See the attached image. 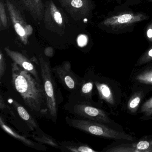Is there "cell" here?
Wrapping results in <instances>:
<instances>
[{"label":"cell","mask_w":152,"mask_h":152,"mask_svg":"<svg viewBox=\"0 0 152 152\" xmlns=\"http://www.w3.org/2000/svg\"><path fill=\"white\" fill-rule=\"evenodd\" d=\"M11 83L31 111L37 114L48 115L43 84L15 62L11 64Z\"/></svg>","instance_id":"obj_1"},{"label":"cell","mask_w":152,"mask_h":152,"mask_svg":"<svg viewBox=\"0 0 152 152\" xmlns=\"http://www.w3.org/2000/svg\"><path fill=\"white\" fill-rule=\"evenodd\" d=\"M39 63L47 99L48 116L56 124L57 120L58 106L63 100L62 93L56 84L49 61L41 56L39 58Z\"/></svg>","instance_id":"obj_2"},{"label":"cell","mask_w":152,"mask_h":152,"mask_svg":"<svg viewBox=\"0 0 152 152\" xmlns=\"http://www.w3.org/2000/svg\"><path fill=\"white\" fill-rule=\"evenodd\" d=\"M65 122L67 125L81 131L94 136L105 138L125 140L133 141L134 138L125 132L117 131L104 124L96 121L83 118L66 117Z\"/></svg>","instance_id":"obj_3"},{"label":"cell","mask_w":152,"mask_h":152,"mask_svg":"<svg viewBox=\"0 0 152 152\" xmlns=\"http://www.w3.org/2000/svg\"><path fill=\"white\" fill-rule=\"evenodd\" d=\"M64 108L76 118H83L103 123H111V120L106 113L93 105L92 102L70 95Z\"/></svg>","instance_id":"obj_4"},{"label":"cell","mask_w":152,"mask_h":152,"mask_svg":"<svg viewBox=\"0 0 152 152\" xmlns=\"http://www.w3.org/2000/svg\"><path fill=\"white\" fill-rule=\"evenodd\" d=\"M10 17L18 36L24 45L28 44L33 32V28L28 24L19 6L13 0H5Z\"/></svg>","instance_id":"obj_5"},{"label":"cell","mask_w":152,"mask_h":152,"mask_svg":"<svg viewBox=\"0 0 152 152\" xmlns=\"http://www.w3.org/2000/svg\"><path fill=\"white\" fill-rule=\"evenodd\" d=\"M51 71L64 88L71 93L78 91L83 77L74 72L69 61H64L61 64L51 67Z\"/></svg>","instance_id":"obj_6"},{"label":"cell","mask_w":152,"mask_h":152,"mask_svg":"<svg viewBox=\"0 0 152 152\" xmlns=\"http://www.w3.org/2000/svg\"><path fill=\"white\" fill-rule=\"evenodd\" d=\"M43 21L46 28L51 32L62 35L66 29L65 22L62 13L52 1L45 5Z\"/></svg>","instance_id":"obj_7"},{"label":"cell","mask_w":152,"mask_h":152,"mask_svg":"<svg viewBox=\"0 0 152 152\" xmlns=\"http://www.w3.org/2000/svg\"><path fill=\"white\" fill-rule=\"evenodd\" d=\"M147 17L140 13L125 12L116 15L111 16L102 22V25L113 31L124 29L134 24L147 19Z\"/></svg>","instance_id":"obj_8"},{"label":"cell","mask_w":152,"mask_h":152,"mask_svg":"<svg viewBox=\"0 0 152 152\" xmlns=\"http://www.w3.org/2000/svg\"><path fill=\"white\" fill-rule=\"evenodd\" d=\"M61 7L76 21L87 18L93 9L91 0H58Z\"/></svg>","instance_id":"obj_9"},{"label":"cell","mask_w":152,"mask_h":152,"mask_svg":"<svg viewBox=\"0 0 152 152\" xmlns=\"http://www.w3.org/2000/svg\"><path fill=\"white\" fill-rule=\"evenodd\" d=\"M4 50L7 55L13 60V62L16 63L23 69L30 73L38 82L40 83H42L37 68L33 63V59L31 60L22 53L14 51L8 48H5Z\"/></svg>","instance_id":"obj_10"},{"label":"cell","mask_w":152,"mask_h":152,"mask_svg":"<svg viewBox=\"0 0 152 152\" xmlns=\"http://www.w3.org/2000/svg\"><path fill=\"white\" fill-rule=\"evenodd\" d=\"M0 125L2 130L6 133H7L11 137H13L14 138L21 141L25 145L37 150H46L47 149V148L45 146L42 145L40 143L39 144V143L34 142L32 140L18 133L15 130L12 129L11 127H10L6 123L2 116H1L0 117Z\"/></svg>","instance_id":"obj_11"},{"label":"cell","mask_w":152,"mask_h":152,"mask_svg":"<svg viewBox=\"0 0 152 152\" xmlns=\"http://www.w3.org/2000/svg\"><path fill=\"white\" fill-rule=\"evenodd\" d=\"M20 1L34 20L42 21L45 10V5L42 0H20Z\"/></svg>","instance_id":"obj_12"},{"label":"cell","mask_w":152,"mask_h":152,"mask_svg":"<svg viewBox=\"0 0 152 152\" xmlns=\"http://www.w3.org/2000/svg\"><path fill=\"white\" fill-rule=\"evenodd\" d=\"M94 85V80L89 78L88 74H85V76L83 77L78 91L75 93H71L70 95L80 99L92 102V96Z\"/></svg>","instance_id":"obj_13"},{"label":"cell","mask_w":152,"mask_h":152,"mask_svg":"<svg viewBox=\"0 0 152 152\" xmlns=\"http://www.w3.org/2000/svg\"><path fill=\"white\" fill-rule=\"evenodd\" d=\"M12 104L17 112L20 117L26 123L32 131L38 130L40 129L36 120L27 112L26 109L15 100L12 101Z\"/></svg>","instance_id":"obj_14"},{"label":"cell","mask_w":152,"mask_h":152,"mask_svg":"<svg viewBox=\"0 0 152 152\" xmlns=\"http://www.w3.org/2000/svg\"><path fill=\"white\" fill-rule=\"evenodd\" d=\"M62 152H97L88 144L74 141H64L59 143Z\"/></svg>","instance_id":"obj_15"},{"label":"cell","mask_w":152,"mask_h":152,"mask_svg":"<svg viewBox=\"0 0 152 152\" xmlns=\"http://www.w3.org/2000/svg\"><path fill=\"white\" fill-rule=\"evenodd\" d=\"M94 83L100 99L109 104L113 105L115 104L114 97L111 88L107 83L96 80H94Z\"/></svg>","instance_id":"obj_16"},{"label":"cell","mask_w":152,"mask_h":152,"mask_svg":"<svg viewBox=\"0 0 152 152\" xmlns=\"http://www.w3.org/2000/svg\"><path fill=\"white\" fill-rule=\"evenodd\" d=\"M31 137L35 141L41 144H46L57 149H60L59 143H58L54 138L45 133L41 129L33 132Z\"/></svg>","instance_id":"obj_17"},{"label":"cell","mask_w":152,"mask_h":152,"mask_svg":"<svg viewBox=\"0 0 152 152\" xmlns=\"http://www.w3.org/2000/svg\"><path fill=\"white\" fill-rule=\"evenodd\" d=\"M142 93L141 92L135 93L128 101L127 107L130 113H136L142 99Z\"/></svg>","instance_id":"obj_18"},{"label":"cell","mask_w":152,"mask_h":152,"mask_svg":"<svg viewBox=\"0 0 152 152\" xmlns=\"http://www.w3.org/2000/svg\"><path fill=\"white\" fill-rule=\"evenodd\" d=\"M136 79L140 83L152 85V67L146 69L138 75Z\"/></svg>","instance_id":"obj_19"},{"label":"cell","mask_w":152,"mask_h":152,"mask_svg":"<svg viewBox=\"0 0 152 152\" xmlns=\"http://www.w3.org/2000/svg\"><path fill=\"white\" fill-rule=\"evenodd\" d=\"M7 17L5 10V4L3 0H0V29L1 30L8 29Z\"/></svg>","instance_id":"obj_20"},{"label":"cell","mask_w":152,"mask_h":152,"mask_svg":"<svg viewBox=\"0 0 152 152\" xmlns=\"http://www.w3.org/2000/svg\"><path fill=\"white\" fill-rule=\"evenodd\" d=\"M140 112L147 117L152 115V97L142 105Z\"/></svg>","instance_id":"obj_21"},{"label":"cell","mask_w":152,"mask_h":152,"mask_svg":"<svg viewBox=\"0 0 152 152\" xmlns=\"http://www.w3.org/2000/svg\"><path fill=\"white\" fill-rule=\"evenodd\" d=\"M152 60V47H151L140 58L137 65H142Z\"/></svg>","instance_id":"obj_22"},{"label":"cell","mask_w":152,"mask_h":152,"mask_svg":"<svg viewBox=\"0 0 152 152\" xmlns=\"http://www.w3.org/2000/svg\"><path fill=\"white\" fill-rule=\"evenodd\" d=\"M0 109L4 113L9 114L12 116H15V113L13 112L11 108L6 104L2 95L0 96Z\"/></svg>","instance_id":"obj_23"},{"label":"cell","mask_w":152,"mask_h":152,"mask_svg":"<svg viewBox=\"0 0 152 152\" xmlns=\"http://www.w3.org/2000/svg\"><path fill=\"white\" fill-rule=\"evenodd\" d=\"M7 68L6 59L2 50L0 51V78L2 79L5 75Z\"/></svg>","instance_id":"obj_24"},{"label":"cell","mask_w":152,"mask_h":152,"mask_svg":"<svg viewBox=\"0 0 152 152\" xmlns=\"http://www.w3.org/2000/svg\"><path fill=\"white\" fill-rule=\"evenodd\" d=\"M146 35L148 41L152 42V23H151L147 27Z\"/></svg>","instance_id":"obj_25"},{"label":"cell","mask_w":152,"mask_h":152,"mask_svg":"<svg viewBox=\"0 0 152 152\" xmlns=\"http://www.w3.org/2000/svg\"><path fill=\"white\" fill-rule=\"evenodd\" d=\"M44 53L47 56L51 57L54 55V49L51 47H48L44 50Z\"/></svg>","instance_id":"obj_26"}]
</instances>
